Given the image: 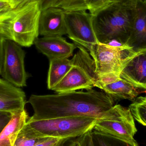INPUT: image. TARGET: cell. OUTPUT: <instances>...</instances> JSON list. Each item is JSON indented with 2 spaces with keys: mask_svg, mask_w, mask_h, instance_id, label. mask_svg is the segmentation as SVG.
I'll return each mask as SVG.
<instances>
[{
  "mask_svg": "<svg viewBox=\"0 0 146 146\" xmlns=\"http://www.w3.org/2000/svg\"><path fill=\"white\" fill-rule=\"evenodd\" d=\"M104 91L89 89L55 94H33L27 103L33 109V115L28 121L60 117L85 116L99 120H113L120 115L118 105Z\"/></svg>",
  "mask_w": 146,
  "mask_h": 146,
  "instance_id": "obj_1",
  "label": "cell"
},
{
  "mask_svg": "<svg viewBox=\"0 0 146 146\" xmlns=\"http://www.w3.org/2000/svg\"><path fill=\"white\" fill-rule=\"evenodd\" d=\"M41 10L38 1L13 9L0 17V28L6 39L30 47L39 36Z\"/></svg>",
  "mask_w": 146,
  "mask_h": 146,
  "instance_id": "obj_2",
  "label": "cell"
},
{
  "mask_svg": "<svg viewBox=\"0 0 146 146\" xmlns=\"http://www.w3.org/2000/svg\"><path fill=\"white\" fill-rule=\"evenodd\" d=\"M133 9L119 3L92 16L94 30L98 42L106 44L112 42L126 44L132 28Z\"/></svg>",
  "mask_w": 146,
  "mask_h": 146,
  "instance_id": "obj_3",
  "label": "cell"
},
{
  "mask_svg": "<svg viewBox=\"0 0 146 146\" xmlns=\"http://www.w3.org/2000/svg\"><path fill=\"white\" fill-rule=\"evenodd\" d=\"M77 48L78 51L72 59L71 69L52 89L58 93L89 90L95 87L98 80L94 60L85 48L78 45Z\"/></svg>",
  "mask_w": 146,
  "mask_h": 146,
  "instance_id": "obj_4",
  "label": "cell"
},
{
  "mask_svg": "<svg viewBox=\"0 0 146 146\" xmlns=\"http://www.w3.org/2000/svg\"><path fill=\"white\" fill-rule=\"evenodd\" d=\"M98 119L89 117H60L27 123L39 134L46 138L72 139L92 131Z\"/></svg>",
  "mask_w": 146,
  "mask_h": 146,
  "instance_id": "obj_5",
  "label": "cell"
},
{
  "mask_svg": "<svg viewBox=\"0 0 146 146\" xmlns=\"http://www.w3.org/2000/svg\"><path fill=\"white\" fill-rule=\"evenodd\" d=\"M141 51H135L126 44L114 45L99 42L92 44L89 50L98 77L107 74H121L127 64Z\"/></svg>",
  "mask_w": 146,
  "mask_h": 146,
  "instance_id": "obj_6",
  "label": "cell"
},
{
  "mask_svg": "<svg viewBox=\"0 0 146 146\" xmlns=\"http://www.w3.org/2000/svg\"><path fill=\"white\" fill-rule=\"evenodd\" d=\"M25 56L21 46L13 40H4L1 75L4 80L19 88L26 86L28 77L25 68Z\"/></svg>",
  "mask_w": 146,
  "mask_h": 146,
  "instance_id": "obj_7",
  "label": "cell"
},
{
  "mask_svg": "<svg viewBox=\"0 0 146 146\" xmlns=\"http://www.w3.org/2000/svg\"><path fill=\"white\" fill-rule=\"evenodd\" d=\"M87 11H65V19L68 37L89 51L92 44L98 42L94 30L92 16Z\"/></svg>",
  "mask_w": 146,
  "mask_h": 146,
  "instance_id": "obj_8",
  "label": "cell"
},
{
  "mask_svg": "<svg viewBox=\"0 0 146 146\" xmlns=\"http://www.w3.org/2000/svg\"><path fill=\"white\" fill-rule=\"evenodd\" d=\"M94 130L129 140H134V136L137 131L130 109L123 106L119 117L113 120H99Z\"/></svg>",
  "mask_w": 146,
  "mask_h": 146,
  "instance_id": "obj_9",
  "label": "cell"
},
{
  "mask_svg": "<svg viewBox=\"0 0 146 146\" xmlns=\"http://www.w3.org/2000/svg\"><path fill=\"white\" fill-rule=\"evenodd\" d=\"M67 34L65 11L51 7L42 10L39 22V35L43 37L62 36Z\"/></svg>",
  "mask_w": 146,
  "mask_h": 146,
  "instance_id": "obj_10",
  "label": "cell"
},
{
  "mask_svg": "<svg viewBox=\"0 0 146 146\" xmlns=\"http://www.w3.org/2000/svg\"><path fill=\"white\" fill-rule=\"evenodd\" d=\"M34 44L38 50L46 55L49 60L69 58L77 48V44L68 42L62 36L37 38Z\"/></svg>",
  "mask_w": 146,
  "mask_h": 146,
  "instance_id": "obj_11",
  "label": "cell"
},
{
  "mask_svg": "<svg viewBox=\"0 0 146 146\" xmlns=\"http://www.w3.org/2000/svg\"><path fill=\"white\" fill-rule=\"evenodd\" d=\"M26 103L22 89L0 78V111L13 113L23 110Z\"/></svg>",
  "mask_w": 146,
  "mask_h": 146,
  "instance_id": "obj_12",
  "label": "cell"
},
{
  "mask_svg": "<svg viewBox=\"0 0 146 146\" xmlns=\"http://www.w3.org/2000/svg\"><path fill=\"white\" fill-rule=\"evenodd\" d=\"M126 44L135 51L146 49V2L134 7L132 28Z\"/></svg>",
  "mask_w": 146,
  "mask_h": 146,
  "instance_id": "obj_13",
  "label": "cell"
},
{
  "mask_svg": "<svg viewBox=\"0 0 146 146\" xmlns=\"http://www.w3.org/2000/svg\"><path fill=\"white\" fill-rule=\"evenodd\" d=\"M121 77L136 88L146 91V49L141 50L127 64Z\"/></svg>",
  "mask_w": 146,
  "mask_h": 146,
  "instance_id": "obj_14",
  "label": "cell"
},
{
  "mask_svg": "<svg viewBox=\"0 0 146 146\" xmlns=\"http://www.w3.org/2000/svg\"><path fill=\"white\" fill-rule=\"evenodd\" d=\"M29 118L25 110L12 113L11 119L0 133V146H14Z\"/></svg>",
  "mask_w": 146,
  "mask_h": 146,
  "instance_id": "obj_15",
  "label": "cell"
},
{
  "mask_svg": "<svg viewBox=\"0 0 146 146\" xmlns=\"http://www.w3.org/2000/svg\"><path fill=\"white\" fill-rule=\"evenodd\" d=\"M100 89L110 95L114 101L128 100L133 102L140 93L138 88L122 78L115 82L103 86Z\"/></svg>",
  "mask_w": 146,
  "mask_h": 146,
  "instance_id": "obj_16",
  "label": "cell"
},
{
  "mask_svg": "<svg viewBox=\"0 0 146 146\" xmlns=\"http://www.w3.org/2000/svg\"><path fill=\"white\" fill-rule=\"evenodd\" d=\"M50 61L48 73V88L52 90L66 75L72 66V59H58Z\"/></svg>",
  "mask_w": 146,
  "mask_h": 146,
  "instance_id": "obj_17",
  "label": "cell"
},
{
  "mask_svg": "<svg viewBox=\"0 0 146 146\" xmlns=\"http://www.w3.org/2000/svg\"><path fill=\"white\" fill-rule=\"evenodd\" d=\"M91 133L94 146H139L135 140L111 136L94 129Z\"/></svg>",
  "mask_w": 146,
  "mask_h": 146,
  "instance_id": "obj_18",
  "label": "cell"
},
{
  "mask_svg": "<svg viewBox=\"0 0 146 146\" xmlns=\"http://www.w3.org/2000/svg\"><path fill=\"white\" fill-rule=\"evenodd\" d=\"M48 138L39 134L27 122L19 133L14 146H35Z\"/></svg>",
  "mask_w": 146,
  "mask_h": 146,
  "instance_id": "obj_19",
  "label": "cell"
},
{
  "mask_svg": "<svg viewBox=\"0 0 146 146\" xmlns=\"http://www.w3.org/2000/svg\"><path fill=\"white\" fill-rule=\"evenodd\" d=\"M129 108L134 118L146 127V95L137 97Z\"/></svg>",
  "mask_w": 146,
  "mask_h": 146,
  "instance_id": "obj_20",
  "label": "cell"
},
{
  "mask_svg": "<svg viewBox=\"0 0 146 146\" xmlns=\"http://www.w3.org/2000/svg\"><path fill=\"white\" fill-rule=\"evenodd\" d=\"M122 2L123 0H86V5L88 13L94 16L103 10Z\"/></svg>",
  "mask_w": 146,
  "mask_h": 146,
  "instance_id": "obj_21",
  "label": "cell"
},
{
  "mask_svg": "<svg viewBox=\"0 0 146 146\" xmlns=\"http://www.w3.org/2000/svg\"><path fill=\"white\" fill-rule=\"evenodd\" d=\"M51 7L60 8L65 11L87 10L86 0H55Z\"/></svg>",
  "mask_w": 146,
  "mask_h": 146,
  "instance_id": "obj_22",
  "label": "cell"
},
{
  "mask_svg": "<svg viewBox=\"0 0 146 146\" xmlns=\"http://www.w3.org/2000/svg\"><path fill=\"white\" fill-rule=\"evenodd\" d=\"M121 79L120 74H110L99 77L95 87L100 89L103 86L117 81Z\"/></svg>",
  "mask_w": 146,
  "mask_h": 146,
  "instance_id": "obj_23",
  "label": "cell"
},
{
  "mask_svg": "<svg viewBox=\"0 0 146 146\" xmlns=\"http://www.w3.org/2000/svg\"><path fill=\"white\" fill-rule=\"evenodd\" d=\"M91 132L77 137L78 146H94Z\"/></svg>",
  "mask_w": 146,
  "mask_h": 146,
  "instance_id": "obj_24",
  "label": "cell"
},
{
  "mask_svg": "<svg viewBox=\"0 0 146 146\" xmlns=\"http://www.w3.org/2000/svg\"><path fill=\"white\" fill-rule=\"evenodd\" d=\"M12 117V113L0 111V133L8 123Z\"/></svg>",
  "mask_w": 146,
  "mask_h": 146,
  "instance_id": "obj_25",
  "label": "cell"
},
{
  "mask_svg": "<svg viewBox=\"0 0 146 146\" xmlns=\"http://www.w3.org/2000/svg\"><path fill=\"white\" fill-rule=\"evenodd\" d=\"M12 9L10 0H0V17Z\"/></svg>",
  "mask_w": 146,
  "mask_h": 146,
  "instance_id": "obj_26",
  "label": "cell"
},
{
  "mask_svg": "<svg viewBox=\"0 0 146 146\" xmlns=\"http://www.w3.org/2000/svg\"><path fill=\"white\" fill-rule=\"evenodd\" d=\"M38 0H10V3L13 9L22 7L29 3Z\"/></svg>",
  "mask_w": 146,
  "mask_h": 146,
  "instance_id": "obj_27",
  "label": "cell"
},
{
  "mask_svg": "<svg viewBox=\"0 0 146 146\" xmlns=\"http://www.w3.org/2000/svg\"><path fill=\"white\" fill-rule=\"evenodd\" d=\"M55 0H38L41 11L51 7Z\"/></svg>",
  "mask_w": 146,
  "mask_h": 146,
  "instance_id": "obj_28",
  "label": "cell"
},
{
  "mask_svg": "<svg viewBox=\"0 0 146 146\" xmlns=\"http://www.w3.org/2000/svg\"><path fill=\"white\" fill-rule=\"evenodd\" d=\"M141 2H146V0H123L122 4L134 7L138 3Z\"/></svg>",
  "mask_w": 146,
  "mask_h": 146,
  "instance_id": "obj_29",
  "label": "cell"
},
{
  "mask_svg": "<svg viewBox=\"0 0 146 146\" xmlns=\"http://www.w3.org/2000/svg\"><path fill=\"white\" fill-rule=\"evenodd\" d=\"M4 40L0 39V75L2 68L3 57V41Z\"/></svg>",
  "mask_w": 146,
  "mask_h": 146,
  "instance_id": "obj_30",
  "label": "cell"
},
{
  "mask_svg": "<svg viewBox=\"0 0 146 146\" xmlns=\"http://www.w3.org/2000/svg\"><path fill=\"white\" fill-rule=\"evenodd\" d=\"M65 146H78L77 137L68 139L66 142Z\"/></svg>",
  "mask_w": 146,
  "mask_h": 146,
  "instance_id": "obj_31",
  "label": "cell"
},
{
  "mask_svg": "<svg viewBox=\"0 0 146 146\" xmlns=\"http://www.w3.org/2000/svg\"><path fill=\"white\" fill-rule=\"evenodd\" d=\"M68 139H62V140H61L60 141H59L57 144L52 146H65V145H66V142L67 141Z\"/></svg>",
  "mask_w": 146,
  "mask_h": 146,
  "instance_id": "obj_32",
  "label": "cell"
},
{
  "mask_svg": "<svg viewBox=\"0 0 146 146\" xmlns=\"http://www.w3.org/2000/svg\"><path fill=\"white\" fill-rule=\"evenodd\" d=\"M0 39H1V40H6L5 37L3 36V34L2 33L1 28H0Z\"/></svg>",
  "mask_w": 146,
  "mask_h": 146,
  "instance_id": "obj_33",
  "label": "cell"
}]
</instances>
